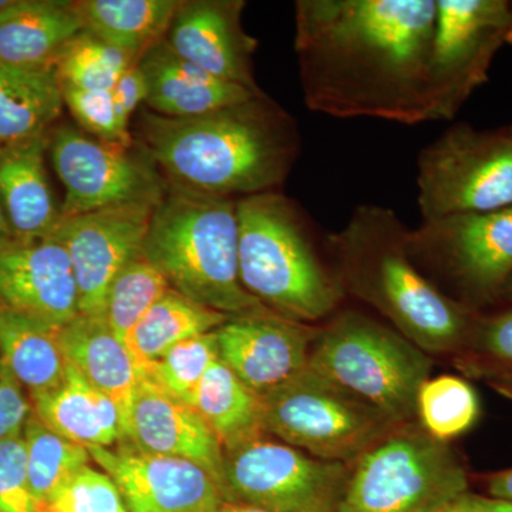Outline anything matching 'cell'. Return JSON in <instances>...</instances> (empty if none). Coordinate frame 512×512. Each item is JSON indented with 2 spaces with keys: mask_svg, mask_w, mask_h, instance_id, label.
I'll use <instances>...</instances> for the list:
<instances>
[{
  "mask_svg": "<svg viewBox=\"0 0 512 512\" xmlns=\"http://www.w3.org/2000/svg\"><path fill=\"white\" fill-rule=\"evenodd\" d=\"M417 188L423 221L512 207V126L448 128L421 150Z\"/></svg>",
  "mask_w": 512,
  "mask_h": 512,
  "instance_id": "cell-10",
  "label": "cell"
},
{
  "mask_svg": "<svg viewBox=\"0 0 512 512\" xmlns=\"http://www.w3.org/2000/svg\"><path fill=\"white\" fill-rule=\"evenodd\" d=\"M210 512H269L265 510H261V508L251 507V505L239 504V503H229V501H224L221 505H218L215 510Z\"/></svg>",
  "mask_w": 512,
  "mask_h": 512,
  "instance_id": "cell-45",
  "label": "cell"
},
{
  "mask_svg": "<svg viewBox=\"0 0 512 512\" xmlns=\"http://www.w3.org/2000/svg\"><path fill=\"white\" fill-rule=\"evenodd\" d=\"M158 202H130L60 220L53 239L69 254L82 315H101L113 279L144 254Z\"/></svg>",
  "mask_w": 512,
  "mask_h": 512,
  "instance_id": "cell-14",
  "label": "cell"
},
{
  "mask_svg": "<svg viewBox=\"0 0 512 512\" xmlns=\"http://www.w3.org/2000/svg\"><path fill=\"white\" fill-rule=\"evenodd\" d=\"M429 60L430 121L453 120L483 86L500 47L510 43L507 0H436Z\"/></svg>",
  "mask_w": 512,
  "mask_h": 512,
  "instance_id": "cell-12",
  "label": "cell"
},
{
  "mask_svg": "<svg viewBox=\"0 0 512 512\" xmlns=\"http://www.w3.org/2000/svg\"><path fill=\"white\" fill-rule=\"evenodd\" d=\"M308 367L403 426L417 421V394L430 379L433 363L392 326L365 313L342 311L318 329Z\"/></svg>",
  "mask_w": 512,
  "mask_h": 512,
  "instance_id": "cell-6",
  "label": "cell"
},
{
  "mask_svg": "<svg viewBox=\"0 0 512 512\" xmlns=\"http://www.w3.org/2000/svg\"><path fill=\"white\" fill-rule=\"evenodd\" d=\"M262 403L266 434L338 463H355L397 427L365 400L309 367L262 397Z\"/></svg>",
  "mask_w": 512,
  "mask_h": 512,
  "instance_id": "cell-8",
  "label": "cell"
},
{
  "mask_svg": "<svg viewBox=\"0 0 512 512\" xmlns=\"http://www.w3.org/2000/svg\"><path fill=\"white\" fill-rule=\"evenodd\" d=\"M238 244L237 200L168 185L151 218L144 256L171 289L212 311H262L239 281Z\"/></svg>",
  "mask_w": 512,
  "mask_h": 512,
  "instance_id": "cell-5",
  "label": "cell"
},
{
  "mask_svg": "<svg viewBox=\"0 0 512 512\" xmlns=\"http://www.w3.org/2000/svg\"><path fill=\"white\" fill-rule=\"evenodd\" d=\"M500 301L512 303V274L510 278L507 279V282H505L503 289H501Z\"/></svg>",
  "mask_w": 512,
  "mask_h": 512,
  "instance_id": "cell-46",
  "label": "cell"
},
{
  "mask_svg": "<svg viewBox=\"0 0 512 512\" xmlns=\"http://www.w3.org/2000/svg\"><path fill=\"white\" fill-rule=\"evenodd\" d=\"M218 360L220 355L214 330L173 346L150 365L141 367V376L188 403L202 377Z\"/></svg>",
  "mask_w": 512,
  "mask_h": 512,
  "instance_id": "cell-34",
  "label": "cell"
},
{
  "mask_svg": "<svg viewBox=\"0 0 512 512\" xmlns=\"http://www.w3.org/2000/svg\"><path fill=\"white\" fill-rule=\"evenodd\" d=\"M434 512H512L510 501L466 491Z\"/></svg>",
  "mask_w": 512,
  "mask_h": 512,
  "instance_id": "cell-41",
  "label": "cell"
},
{
  "mask_svg": "<svg viewBox=\"0 0 512 512\" xmlns=\"http://www.w3.org/2000/svg\"><path fill=\"white\" fill-rule=\"evenodd\" d=\"M89 451L128 512H210L227 501L207 470L183 458L144 453L126 441Z\"/></svg>",
  "mask_w": 512,
  "mask_h": 512,
  "instance_id": "cell-15",
  "label": "cell"
},
{
  "mask_svg": "<svg viewBox=\"0 0 512 512\" xmlns=\"http://www.w3.org/2000/svg\"><path fill=\"white\" fill-rule=\"evenodd\" d=\"M228 318L170 288L138 322L126 345L138 366L143 367L184 340L214 332Z\"/></svg>",
  "mask_w": 512,
  "mask_h": 512,
  "instance_id": "cell-29",
  "label": "cell"
},
{
  "mask_svg": "<svg viewBox=\"0 0 512 512\" xmlns=\"http://www.w3.org/2000/svg\"><path fill=\"white\" fill-rule=\"evenodd\" d=\"M144 453L183 458L207 470L220 485L224 448L190 404L141 376L126 404L124 440ZM225 497V495H224Z\"/></svg>",
  "mask_w": 512,
  "mask_h": 512,
  "instance_id": "cell-18",
  "label": "cell"
},
{
  "mask_svg": "<svg viewBox=\"0 0 512 512\" xmlns=\"http://www.w3.org/2000/svg\"><path fill=\"white\" fill-rule=\"evenodd\" d=\"M136 63L133 56L82 30L57 57L55 69L62 86L111 92Z\"/></svg>",
  "mask_w": 512,
  "mask_h": 512,
  "instance_id": "cell-33",
  "label": "cell"
},
{
  "mask_svg": "<svg viewBox=\"0 0 512 512\" xmlns=\"http://www.w3.org/2000/svg\"><path fill=\"white\" fill-rule=\"evenodd\" d=\"M113 92L114 104H116L117 116L120 126L124 131L130 133L131 117L136 113L141 104L146 103L147 82L143 70L138 63L133 64L123 76L120 77Z\"/></svg>",
  "mask_w": 512,
  "mask_h": 512,
  "instance_id": "cell-40",
  "label": "cell"
},
{
  "mask_svg": "<svg viewBox=\"0 0 512 512\" xmlns=\"http://www.w3.org/2000/svg\"><path fill=\"white\" fill-rule=\"evenodd\" d=\"M409 254L437 288L470 311L500 301L512 274V207L423 221L410 229Z\"/></svg>",
  "mask_w": 512,
  "mask_h": 512,
  "instance_id": "cell-9",
  "label": "cell"
},
{
  "mask_svg": "<svg viewBox=\"0 0 512 512\" xmlns=\"http://www.w3.org/2000/svg\"><path fill=\"white\" fill-rule=\"evenodd\" d=\"M22 436L30 490L37 508L45 504L67 478L93 461L89 448L50 430L35 412L26 423Z\"/></svg>",
  "mask_w": 512,
  "mask_h": 512,
  "instance_id": "cell-30",
  "label": "cell"
},
{
  "mask_svg": "<svg viewBox=\"0 0 512 512\" xmlns=\"http://www.w3.org/2000/svg\"><path fill=\"white\" fill-rule=\"evenodd\" d=\"M32 414L28 392L0 365V441L22 436Z\"/></svg>",
  "mask_w": 512,
  "mask_h": 512,
  "instance_id": "cell-39",
  "label": "cell"
},
{
  "mask_svg": "<svg viewBox=\"0 0 512 512\" xmlns=\"http://www.w3.org/2000/svg\"><path fill=\"white\" fill-rule=\"evenodd\" d=\"M62 90L64 106L70 110L84 133L111 146H133L130 133L120 126L113 92L82 90L70 86H62Z\"/></svg>",
  "mask_w": 512,
  "mask_h": 512,
  "instance_id": "cell-36",
  "label": "cell"
},
{
  "mask_svg": "<svg viewBox=\"0 0 512 512\" xmlns=\"http://www.w3.org/2000/svg\"><path fill=\"white\" fill-rule=\"evenodd\" d=\"M59 329L0 305V365L30 397L55 389L66 376Z\"/></svg>",
  "mask_w": 512,
  "mask_h": 512,
  "instance_id": "cell-26",
  "label": "cell"
},
{
  "mask_svg": "<svg viewBox=\"0 0 512 512\" xmlns=\"http://www.w3.org/2000/svg\"><path fill=\"white\" fill-rule=\"evenodd\" d=\"M82 30L73 2L12 0L0 10V63L55 66L64 47Z\"/></svg>",
  "mask_w": 512,
  "mask_h": 512,
  "instance_id": "cell-23",
  "label": "cell"
},
{
  "mask_svg": "<svg viewBox=\"0 0 512 512\" xmlns=\"http://www.w3.org/2000/svg\"><path fill=\"white\" fill-rule=\"evenodd\" d=\"M318 329L262 309L229 316L215 338L221 362L264 397L308 369Z\"/></svg>",
  "mask_w": 512,
  "mask_h": 512,
  "instance_id": "cell-16",
  "label": "cell"
},
{
  "mask_svg": "<svg viewBox=\"0 0 512 512\" xmlns=\"http://www.w3.org/2000/svg\"><path fill=\"white\" fill-rule=\"evenodd\" d=\"M487 491L491 497L512 503V467L488 477Z\"/></svg>",
  "mask_w": 512,
  "mask_h": 512,
  "instance_id": "cell-43",
  "label": "cell"
},
{
  "mask_svg": "<svg viewBox=\"0 0 512 512\" xmlns=\"http://www.w3.org/2000/svg\"><path fill=\"white\" fill-rule=\"evenodd\" d=\"M239 281L268 311L312 325L338 312L345 298L323 264L295 202L282 192L237 200Z\"/></svg>",
  "mask_w": 512,
  "mask_h": 512,
  "instance_id": "cell-4",
  "label": "cell"
},
{
  "mask_svg": "<svg viewBox=\"0 0 512 512\" xmlns=\"http://www.w3.org/2000/svg\"><path fill=\"white\" fill-rule=\"evenodd\" d=\"M138 66L146 77L148 110L170 119L201 116L264 93L211 76L175 55L165 40L151 47Z\"/></svg>",
  "mask_w": 512,
  "mask_h": 512,
  "instance_id": "cell-20",
  "label": "cell"
},
{
  "mask_svg": "<svg viewBox=\"0 0 512 512\" xmlns=\"http://www.w3.org/2000/svg\"><path fill=\"white\" fill-rule=\"evenodd\" d=\"M30 400L33 412L50 430L80 446L109 448L124 440L126 407L70 365L59 386Z\"/></svg>",
  "mask_w": 512,
  "mask_h": 512,
  "instance_id": "cell-22",
  "label": "cell"
},
{
  "mask_svg": "<svg viewBox=\"0 0 512 512\" xmlns=\"http://www.w3.org/2000/svg\"><path fill=\"white\" fill-rule=\"evenodd\" d=\"M39 512H128L109 474L84 466L67 478Z\"/></svg>",
  "mask_w": 512,
  "mask_h": 512,
  "instance_id": "cell-35",
  "label": "cell"
},
{
  "mask_svg": "<svg viewBox=\"0 0 512 512\" xmlns=\"http://www.w3.org/2000/svg\"><path fill=\"white\" fill-rule=\"evenodd\" d=\"M350 464L322 460L269 434L224 450L229 503L269 512H338Z\"/></svg>",
  "mask_w": 512,
  "mask_h": 512,
  "instance_id": "cell-11",
  "label": "cell"
},
{
  "mask_svg": "<svg viewBox=\"0 0 512 512\" xmlns=\"http://www.w3.org/2000/svg\"><path fill=\"white\" fill-rule=\"evenodd\" d=\"M64 107L55 66L0 63V143L3 147L49 137Z\"/></svg>",
  "mask_w": 512,
  "mask_h": 512,
  "instance_id": "cell-25",
  "label": "cell"
},
{
  "mask_svg": "<svg viewBox=\"0 0 512 512\" xmlns=\"http://www.w3.org/2000/svg\"><path fill=\"white\" fill-rule=\"evenodd\" d=\"M19 245L13 235L12 228H10L8 218H6L5 211H3L2 204H0V251Z\"/></svg>",
  "mask_w": 512,
  "mask_h": 512,
  "instance_id": "cell-44",
  "label": "cell"
},
{
  "mask_svg": "<svg viewBox=\"0 0 512 512\" xmlns=\"http://www.w3.org/2000/svg\"><path fill=\"white\" fill-rule=\"evenodd\" d=\"M464 369L480 376L491 389L512 402V369L481 365L478 362H466Z\"/></svg>",
  "mask_w": 512,
  "mask_h": 512,
  "instance_id": "cell-42",
  "label": "cell"
},
{
  "mask_svg": "<svg viewBox=\"0 0 512 512\" xmlns=\"http://www.w3.org/2000/svg\"><path fill=\"white\" fill-rule=\"evenodd\" d=\"M188 404L208 424L224 450L266 434L262 397L221 360L208 369Z\"/></svg>",
  "mask_w": 512,
  "mask_h": 512,
  "instance_id": "cell-28",
  "label": "cell"
},
{
  "mask_svg": "<svg viewBox=\"0 0 512 512\" xmlns=\"http://www.w3.org/2000/svg\"><path fill=\"white\" fill-rule=\"evenodd\" d=\"M495 367L512 369V309L491 318L474 320L467 342Z\"/></svg>",
  "mask_w": 512,
  "mask_h": 512,
  "instance_id": "cell-38",
  "label": "cell"
},
{
  "mask_svg": "<svg viewBox=\"0 0 512 512\" xmlns=\"http://www.w3.org/2000/svg\"><path fill=\"white\" fill-rule=\"evenodd\" d=\"M168 289L170 284L156 266L144 254L137 256L111 282L100 316L126 342L138 322Z\"/></svg>",
  "mask_w": 512,
  "mask_h": 512,
  "instance_id": "cell-32",
  "label": "cell"
},
{
  "mask_svg": "<svg viewBox=\"0 0 512 512\" xmlns=\"http://www.w3.org/2000/svg\"><path fill=\"white\" fill-rule=\"evenodd\" d=\"M10 2H12V0H0V10L6 8V6H8Z\"/></svg>",
  "mask_w": 512,
  "mask_h": 512,
  "instance_id": "cell-47",
  "label": "cell"
},
{
  "mask_svg": "<svg viewBox=\"0 0 512 512\" xmlns=\"http://www.w3.org/2000/svg\"><path fill=\"white\" fill-rule=\"evenodd\" d=\"M409 234L390 208L359 205L329 237L343 292L372 306L394 330L427 355L467 345L474 312L446 295L417 268Z\"/></svg>",
  "mask_w": 512,
  "mask_h": 512,
  "instance_id": "cell-3",
  "label": "cell"
},
{
  "mask_svg": "<svg viewBox=\"0 0 512 512\" xmlns=\"http://www.w3.org/2000/svg\"><path fill=\"white\" fill-rule=\"evenodd\" d=\"M59 342L67 365L126 407L141 379V367L103 316L79 313L59 329Z\"/></svg>",
  "mask_w": 512,
  "mask_h": 512,
  "instance_id": "cell-24",
  "label": "cell"
},
{
  "mask_svg": "<svg viewBox=\"0 0 512 512\" xmlns=\"http://www.w3.org/2000/svg\"><path fill=\"white\" fill-rule=\"evenodd\" d=\"M180 0H80L73 2L83 30L140 60L164 40Z\"/></svg>",
  "mask_w": 512,
  "mask_h": 512,
  "instance_id": "cell-27",
  "label": "cell"
},
{
  "mask_svg": "<svg viewBox=\"0 0 512 512\" xmlns=\"http://www.w3.org/2000/svg\"><path fill=\"white\" fill-rule=\"evenodd\" d=\"M2 150H3V144L0 143V153H2Z\"/></svg>",
  "mask_w": 512,
  "mask_h": 512,
  "instance_id": "cell-48",
  "label": "cell"
},
{
  "mask_svg": "<svg viewBox=\"0 0 512 512\" xmlns=\"http://www.w3.org/2000/svg\"><path fill=\"white\" fill-rule=\"evenodd\" d=\"M242 0H188L175 10L164 40L175 55L224 82L262 92L255 80L258 42L242 25Z\"/></svg>",
  "mask_w": 512,
  "mask_h": 512,
  "instance_id": "cell-17",
  "label": "cell"
},
{
  "mask_svg": "<svg viewBox=\"0 0 512 512\" xmlns=\"http://www.w3.org/2000/svg\"><path fill=\"white\" fill-rule=\"evenodd\" d=\"M47 146L49 137L36 138L0 153V204L19 245L53 238L62 220L46 173Z\"/></svg>",
  "mask_w": 512,
  "mask_h": 512,
  "instance_id": "cell-21",
  "label": "cell"
},
{
  "mask_svg": "<svg viewBox=\"0 0 512 512\" xmlns=\"http://www.w3.org/2000/svg\"><path fill=\"white\" fill-rule=\"evenodd\" d=\"M480 410L476 389L463 377H430L417 394V423L443 443L467 433L477 423Z\"/></svg>",
  "mask_w": 512,
  "mask_h": 512,
  "instance_id": "cell-31",
  "label": "cell"
},
{
  "mask_svg": "<svg viewBox=\"0 0 512 512\" xmlns=\"http://www.w3.org/2000/svg\"><path fill=\"white\" fill-rule=\"evenodd\" d=\"M140 136L170 187L232 200L279 191L302 146L296 120L265 93L187 119L144 111Z\"/></svg>",
  "mask_w": 512,
  "mask_h": 512,
  "instance_id": "cell-2",
  "label": "cell"
},
{
  "mask_svg": "<svg viewBox=\"0 0 512 512\" xmlns=\"http://www.w3.org/2000/svg\"><path fill=\"white\" fill-rule=\"evenodd\" d=\"M466 491L468 474L453 448L414 421L350 464L338 512H434Z\"/></svg>",
  "mask_w": 512,
  "mask_h": 512,
  "instance_id": "cell-7",
  "label": "cell"
},
{
  "mask_svg": "<svg viewBox=\"0 0 512 512\" xmlns=\"http://www.w3.org/2000/svg\"><path fill=\"white\" fill-rule=\"evenodd\" d=\"M0 305L56 328L79 315L72 262L59 241L0 251Z\"/></svg>",
  "mask_w": 512,
  "mask_h": 512,
  "instance_id": "cell-19",
  "label": "cell"
},
{
  "mask_svg": "<svg viewBox=\"0 0 512 512\" xmlns=\"http://www.w3.org/2000/svg\"><path fill=\"white\" fill-rule=\"evenodd\" d=\"M49 153L66 190L63 218L130 202L158 201L168 184L147 153L111 146L72 126L55 127Z\"/></svg>",
  "mask_w": 512,
  "mask_h": 512,
  "instance_id": "cell-13",
  "label": "cell"
},
{
  "mask_svg": "<svg viewBox=\"0 0 512 512\" xmlns=\"http://www.w3.org/2000/svg\"><path fill=\"white\" fill-rule=\"evenodd\" d=\"M0 512H39L30 490L23 436L0 441Z\"/></svg>",
  "mask_w": 512,
  "mask_h": 512,
  "instance_id": "cell-37",
  "label": "cell"
},
{
  "mask_svg": "<svg viewBox=\"0 0 512 512\" xmlns=\"http://www.w3.org/2000/svg\"><path fill=\"white\" fill-rule=\"evenodd\" d=\"M436 0H298L295 53L303 97L336 119L430 121Z\"/></svg>",
  "mask_w": 512,
  "mask_h": 512,
  "instance_id": "cell-1",
  "label": "cell"
}]
</instances>
